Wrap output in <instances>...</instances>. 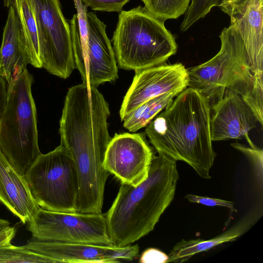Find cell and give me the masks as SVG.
<instances>
[{
  "instance_id": "6da1fadb",
  "label": "cell",
  "mask_w": 263,
  "mask_h": 263,
  "mask_svg": "<svg viewBox=\"0 0 263 263\" xmlns=\"http://www.w3.org/2000/svg\"><path fill=\"white\" fill-rule=\"evenodd\" d=\"M211 111L206 97L186 88L147 125L145 134L158 153L186 163L209 179L217 155L211 138Z\"/></svg>"
},
{
  "instance_id": "7a4b0ae2",
  "label": "cell",
  "mask_w": 263,
  "mask_h": 263,
  "mask_svg": "<svg viewBox=\"0 0 263 263\" xmlns=\"http://www.w3.org/2000/svg\"><path fill=\"white\" fill-rule=\"evenodd\" d=\"M178 179L176 161L158 153L145 180L136 186L121 184L105 215L114 246L130 245L153 230L174 199Z\"/></svg>"
},
{
  "instance_id": "3957f363",
  "label": "cell",
  "mask_w": 263,
  "mask_h": 263,
  "mask_svg": "<svg viewBox=\"0 0 263 263\" xmlns=\"http://www.w3.org/2000/svg\"><path fill=\"white\" fill-rule=\"evenodd\" d=\"M219 51L207 62L187 69L188 86L206 97L210 105L220 99L227 89L239 94L262 126L263 81L251 69L243 41L230 24L222 30Z\"/></svg>"
},
{
  "instance_id": "277c9868",
  "label": "cell",
  "mask_w": 263,
  "mask_h": 263,
  "mask_svg": "<svg viewBox=\"0 0 263 263\" xmlns=\"http://www.w3.org/2000/svg\"><path fill=\"white\" fill-rule=\"evenodd\" d=\"M164 23L141 6L120 12L111 40L118 66L136 71L163 64L175 54L176 37Z\"/></svg>"
},
{
  "instance_id": "5b68a950",
  "label": "cell",
  "mask_w": 263,
  "mask_h": 263,
  "mask_svg": "<svg viewBox=\"0 0 263 263\" xmlns=\"http://www.w3.org/2000/svg\"><path fill=\"white\" fill-rule=\"evenodd\" d=\"M33 81L32 76L26 69L8 85L0 120V150L24 175L41 154L36 109L32 93Z\"/></svg>"
},
{
  "instance_id": "8992f818",
  "label": "cell",
  "mask_w": 263,
  "mask_h": 263,
  "mask_svg": "<svg viewBox=\"0 0 263 263\" xmlns=\"http://www.w3.org/2000/svg\"><path fill=\"white\" fill-rule=\"evenodd\" d=\"M33 197L44 209L74 213L78 179L74 161L61 144L41 154L25 175Z\"/></svg>"
},
{
  "instance_id": "52a82bcc",
  "label": "cell",
  "mask_w": 263,
  "mask_h": 263,
  "mask_svg": "<svg viewBox=\"0 0 263 263\" xmlns=\"http://www.w3.org/2000/svg\"><path fill=\"white\" fill-rule=\"evenodd\" d=\"M28 230L42 241L114 246L102 213L60 212L40 208L28 222Z\"/></svg>"
},
{
  "instance_id": "ba28073f",
  "label": "cell",
  "mask_w": 263,
  "mask_h": 263,
  "mask_svg": "<svg viewBox=\"0 0 263 263\" xmlns=\"http://www.w3.org/2000/svg\"><path fill=\"white\" fill-rule=\"evenodd\" d=\"M36 23L42 68L62 79L75 68L69 23L59 0H30Z\"/></svg>"
},
{
  "instance_id": "9c48e42d",
  "label": "cell",
  "mask_w": 263,
  "mask_h": 263,
  "mask_svg": "<svg viewBox=\"0 0 263 263\" xmlns=\"http://www.w3.org/2000/svg\"><path fill=\"white\" fill-rule=\"evenodd\" d=\"M88 34L86 47L73 55L75 68L83 83L97 87L118 78L115 53L106 32V25L91 12L86 13Z\"/></svg>"
},
{
  "instance_id": "30bf717a",
  "label": "cell",
  "mask_w": 263,
  "mask_h": 263,
  "mask_svg": "<svg viewBox=\"0 0 263 263\" xmlns=\"http://www.w3.org/2000/svg\"><path fill=\"white\" fill-rule=\"evenodd\" d=\"M155 155L144 134H116L106 148L103 165L121 184L136 186L147 177Z\"/></svg>"
},
{
  "instance_id": "8fae6325",
  "label": "cell",
  "mask_w": 263,
  "mask_h": 263,
  "mask_svg": "<svg viewBox=\"0 0 263 263\" xmlns=\"http://www.w3.org/2000/svg\"><path fill=\"white\" fill-rule=\"evenodd\" d=\"M135 72L120 109L121 121L146 101L167 92L180 93L188 87L187 70L181 63L163 64Z\"/></svg>"
},
{
  "instance_id": "7c38bea8",
  "label": "cell",
  "mask_w": 263,
  "mask_h": 263,
  "mask_svg": "<svg viewBox=\"0 0 263 263\" xmlns=\"http://www.w3.org/2000/svg\"><path fill=\"white\" fill-rule=\"evenodd\" d=\"M52 259L54 262L110 263L132 260L139 253L137 244L125 247L87 243H65L37 240L24 246Z\"/></svg>"
},
{
  "instance_id": "4fadbf2b",
  "label": "cell",
  "mask_w": 263,
  "mask_h": 263,
  "mask_svg": "<svg viewBox=\"0 0 263 263\" xmlns=\"http://www.w3.org/2000/svg\"><path fill=\"white\" fill-rule=\"evenodd\" d=\"M210 118L212 141L245 138L252 148L256 146L249 132L256 127V117L244 99L238 93L227 89L222 98L211 104Z\"/></svg>"
},
{
  "instance_id": "5bb4252c",
  "label": "cell",
  "mask_w": 263,
  "mask_h": 263,
  "mask_svg": "<svg viewBox=\"0 0 263 263\" xmlns=\"http://www.w3.org/2000/svg\"><path fill=\"white\" fill-rule=\"evenodd\" d=\"M0 202L25 224L41 208L32 196L25 175L0 150Z\"/></svg>"
},
{
  "instance_id": "9a60e30c",
  "label": "cell",
  "mask_w": 263,
  "mask_h": 263,
  "mask_svg": "<svg viewBox=\"0 0 263 263\" xmlns=\"http://www.w3.org/2000/svg\"><path fill=\"white\" fill-rule=\"evenodd\" d=\"M0 47L1 74L8 85L16 79L29 64L26 42L15 5L9 7Z\"/></svg>"
},
{
  "instance_id": "2e32d148",
  "label": "cell",
  "mask_w": 263,
  "mask_h": 263,
  "mask_svg": "<svg viewBox=\"0 0 263 263\" xmlns=\"http://www.w3.org/2000/svg\"><path fill=\"white\" fill-rule=\"evenodd\" d=\"M263 0H250L240 17L231 19L245 46L254 77L263 81Z\"/></svg>"
},
{
  "instance_id": "e0dca14e",
  "label": "cell",
  "mask_w": 263,
  "mask_h": 263,
  "mask_svg": "<svg viewBox=\"0 0 263 263\" xmlns=\"http://www.w3.org/2000/svg\"><path fill=\"white\" fill-rule=\"evenodd\" d=\"M255 217L250 216L213 238L182 239L174 246L168 255L167 262L182 263L200 252L207 251L220 244L237 239L245 233L254 222Z\"/></svg>"
},
{
  "instance_id": "ac0fdd59",
  "label": "cell",
  "mask_w": 263,
  "mask_h": 263,
  "mask_svg": "<svg viewBox=\"0 0 263 263\" xmlns=\"http://www.w3.org/2000/svg\"><path fill=\"white\" fill-rule=\"evenodd\" d=\"M26 42L29 64L42 68L38 31L33 9L30 0H14Z\"/></svg>"
},
{
  "instance_id": "d6986e66",
  "label": "cell",
  "mask_w": 263,
  "mask_h": 263,
  "mask_svg": "<svg viewBox=\"0 0 263 263\" xmlns=\"http://www.w3.org/2000/svg\"><path fill=\"white\" fill-rule=\"evenodd\" d=\"M179 93L167 92L142 103L124 116L123 126L130 132H135L147 125L160 112L167 107Z\"/></svg>"
},
{
  "instance_id": "ffe728a7",
  "label": "cell",
  "mask_w": 263,
  "mask_h": 263,
  "mask_svg": "<svg viewBox=\"0 0 263 263\" xmlns=\"http://www.w3.org/2000/svg\"><path fill=\"white\" fill-rule=\"evenodd\" d=\"M144 7L156 18L163 21L177 18L185 13L191 0H142Z\"/></svg>"
},
{
  "instance_id": "44dd1931",
  "label": "cell",
  "mask_w": 263,
  "mask_h": 263,
  "mask_svg": "<svg viewBox=\"0 0 263 263\" xmlns=\"http://www.w3.org/2000/svg\"><path fill=\"white\" fill-rule=\"evenodd\" d=\"M0 262L40 263L54 261L25 246H14L10 243L0 247Z\"/></svg>"
},
{
  "instance_id": "7402d4cb",
  "label": "cell",
  "mask_w": 263,
  "mask_h": 263,
  "mask_svg": "<svg viewBox=\"0 0 263 263\" xmlns=\"http://www.w3.org/2000/svg\"><path fill=\"white\" fill-rule=\"evenodd\" d=\"M222 0H191L185 16L180 26V30L184 32L194 23L204 17L211 9L220 6Z\"/></svg>"
},
{
  "instance_id": "603a6c76",
  "label": "cell",
  "mask_w": 263,
  "mask_h": 263,
  "mask_svg": "<svg viewBox=\"0 0 263 263\" xmlns=\"http://www.w3.org/2000/svg\"><path fill=\"white\" fill-rule=\"evenodd\" d=\"M87 7L95 11L120 12L130 0H81Z\"/></svg>"
},
{
  "instance_id": "cb8c5ba5",
  "label": "cell",
  "mask_w": 263,
  "mask_h": 263,
  "mask_svg": "<svg viewBox=\"0 0 263 263\" xmlns=\"http://www.w3.org/2000/svg\"><path fill=\"white\" fill-rule=\"evenodd\" d=\"M250 0H222L219 6L231 19L241 16L246 11Z\"/></svg>"
},
{
  "instance_id": "d4e9b609",
  "label": "cell",
  "mask_w": 263,
  "mask_h": 263,
  "mask_svg": "<svg viewBox=\"0 0 263 263\" xmlns=\"http://www.w3.org/2000/svg\"><path fill=\"white\" fill-rule=\"evenodd\" d=\"M185 198L191 202L200 203L210 206H223L229 208L231 211H237L235 208V203L232 201L193 194H187Z\"/></svg>"
},
{
  "instance_id": "484cf974",
  "label": "cell",
  "mask_w": 263,
  "mask_h": 263,
  "mask_svg": "<svg viewBox=\"0 0 263 263\" xmlns=\"http://www.w3.org/2000/svg\"><path fill=\"white\" fill-rule=\"evenodd\" d=\"M168 255L155 248H148L141 254L139 262L141 263H167Z\"/></svg>"
},
{
  "instance_id": "4316f807",
  "label": "cell",
  "mask_w": 263,
  "mask_h": 263,
  "mask_svg": "<svg viewBox=\"0 0 263 263\" xmlns=\"http://www.w3.org/2000/svg\"><path fill=\"white\" fill-rule=\"evenodd\" d=\"M235 148L242 152L250 157L255 163H262V150L256 146L254 148L248 147L239 143H232Z\"/></svg>"
},
{
  "instance_id": "83f0119b",
  "label": "cell",
  "mask_w": 263,
  "mask_h": 263,
  "mask_svg": "<svg viewBox=\"0 0 263 263\" xmlns=\"http://www.w3.org/2000/svg\"><path fill=\"white\" fill-rule=\"evenodd\" d=\"M16 232L15 228L10 226L1 230L0 231V247L10 243Z\"/></svg>"
},
{
  "instance_id": "f1b7e54d",
  "label": "cell",
  "mask_w": 263,
  "mask_h": 263,
  "mask_svg": "<svg viewBox=\"0 0 263 263\" xmlns=\"http://www.w3.org/2000/svg\"><path fill=\"white\" fill-rule=\"evenodd\" d=\"M8 88L7 82L0 74V120L6 103Z\"/></svg>"
},
{
  "instance_id": "f546056e",
  "label": "cell",
  "mask_w": 263,
  "mask_h": 263,
  "mask_svg": "<svg viewBox=\"0 0 263 263\" xmlns=\"http://www.w3.org/2000/svg\"><path fill=\"white\" fill-rule=\"evenodd\" d=\"M10 222L8 220L3 219H0V231L5 227L9 226Z\"/></svg>"
},
{
  "instance_id": "4dcf8cb0",
  "label": "cell",
  "mask_w": 263,
  "mask_h": 263,
  "mask_svg": "<svg viewBox=\"0 0 263 263\" xmlns=\"http://www.w3.org/2000/svg\"><path fill=\"white\" fill-rule=\"evenodd\" d=\"M0 74H1V67H0Z\"/></svg>"
},
{
  "instance_id": "1f68e13d",
  "label": "cell",
  "mask_w": 263,
  "mask_h": 263,
  "mask_svg": "<svg viewBox=\"0 0 263 263\" xmlns=\"http://www.w3.org/2000/svg\"><path fill=\"white\" fill-rule=\"evenodd\" d=\"M141 1H142V0H141Z\"/></svg>"
}]
</instances>
